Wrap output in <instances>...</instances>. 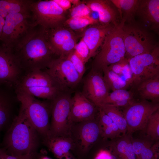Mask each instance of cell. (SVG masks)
Returning a JSON list of instances; mask_svg holds the SVG:
<instances>
[{"label": "cell", "instance_id": "ac0fdd59", "mask_svg": "<svg viewBox=\"0 0 159 159\" xmlns=\"http://www.w3.org/2000/svg\"><path fill=\"white\" fill-rule=\"evenodd\" d=\"M92 11L97 13L100 23L104 24H113L118 22L119 15L118 11L110 0H88L84 1Z\"/></svg>", "mask_w": 159, "mask_h": 159}, {"label": "cell", "instance_id": "e0dca14e", "mask_svg": "<svg viewBox=\"0 0 159 159\" xmlns=\"http://www.w3.org/2000/svg\"><path fill=\"white\" fill-rule=\"evenodd\" d=\"M113 24H104L99 23L87 27L80 35L89 50L88 60L95 56L108 34L112 29Z\"/></svg>", "mask_w": 159, "mask_h": 159}, {"label": "cell", "instance_id": "9a60e30c", "mask_svg": "<svg viewBox=\"0 0 159 159\" xmlns=\"http://www.w3.org/2000/svg\"><path fill=\"white\" fill-rule=\"evenodd\" d=\"M98 107L82 92H77L71 98L69 119L71 123L95 119Z\"/></svg>", "mask_w": 159, "mask_h": 159}, {"label": "cell", "instance_id": "836d02e7", "mask_svg": "<svg viewBox=\"0 0 159 159\" xmlns=\"http://www.w3.org/2000/svg\"><path fill=\"white\" fill-rule=\"evenodd\" d=\"M91 12L92 11L83 1H81L78 4L73 6L70 9L69 18L89 16Z\"/></svg>", "mask_w": 159, "mask_h": 159}, {"label": "cell", "instance_id": "4316f807", "mask_svg": "<svg viewBox=\"0 0 159 159\" xmlns=\"http://www.w3.org/2000/svg\"><path fill=\"white\" fill-rule=\"evenodd\" d=\"M116 8L120 21L125 23L135 21V14L139 0H110Z\"/></svg>", "mask_w": 159, "mask_h": 159}, {"label": "cell", "instance_id": "6da1fadb", "mask_svg": "<svg viewBox=\"0 0 159 159\" xmlns=\"http://www.w3.org/2000/svg\"><path fill=\"white\" fill-rule=\"evenodd\" d=\"M37 26L11 49L22 71L26 73L46 68L56 56L43 29Z\"/></svg>", "mask_w": 159, "mask_h": 159}, {"label": "cell", "instance_id": "4fadbf2b", "mask_svg": "<svg viewBox=\"0 0 159 159\" xmlns=\"http://www.w3.org/2000/svg\"><path fill=\"white\" fill-rule=\"evenodd\" d=\"M22 72L11 50L0 45V86L15 85Z\"/></svg>", "mask_w": 159, "mask_h": 159}, {"label": "cell", "instance_id": "44dd1931", "mask_svg": "<svg viewBox=\"0 0 159 159\" xmlns=\"http://www.w3.org/2000/svg\"><path fill=\"white\" fill-rule=\"evenodd\" d=\"M42 140L43 143L57 158L61 159L71 155L70 151L74 143L70 137L48 136Z\"/></svg>", "mask_w": 159, "mask_h": 159}, {"label": "cell", "instance_id": "484cf974", "mask_svg": "<svg viewBox=\"0 0 159 159\" xmlns=\"http://www.w3.org/2000/svg\"><path fill=\"white\" fill-rule=\"evenodd\" d=\"M32 1L0 0V15L5 19L11 14L30 13V5Z\"/></svg>", "mask_w": 159, "mask_h": 159}, {"label": "cell", "instance_id": "52a82bcc", "mask_svg": "<svg viewBox=\"0 0 159 159\" xmlns=\"http://www.w3.org/2000/svg\"><path fill=\"white\" fill-rule=\"evenodd\" d=\"M33 26L48 29L63 26L68 18L63 10L54 0L32 1L30 5Z\"/></svg>", "mask_w": 159, "mask_h": 159}, {"label": "cell", "instance_id": "1f68e13d", "mask_svg": "<svg viewBox=\"0 0 159 159\" xmlns=\"http://www.w3.org/2000/svg\"><path fill=\"white\" fill-rule=\"evenodd\" d=\"M99 21L90 16L78 17L68 18L64 26L74 32H82L88 26L99 23Z\"/></svg>", "mask_w": 159, "mask_h": 159}, {"label": "cell", "instance_id": "603a6c76", "mask_svg": "<svg viewBox=\"0 0 159 159\" xmlns=\"http://www.w3.org/2000/svg\"><path fill=\"white\" fill-rule=\"evenodd\" d=\"M43 29L47 41L56 55L57 50L66 41L80 35L64 25L48 29Z\"/></svg>", "mask_w": 159, "mask_h": 159}, {"label": "cell", "instance_id": "7a4b0ae2", "mask_svg": "<svg viewBox=\"0 0 159 159\" xmlns=\"http://www.w3.org/2000/svg\"><path fill=\"white\" fill-rule=\"evenodd\" d=\"M40 137L20 106L18 115L5 132L2 148L12 156L37 153Z\"/></svg>", "mask_w": 159, "mask_h": 159}, {"label": "cell", "instance_id": "cb8c5ba5", "mask_svg": "<svg viewBox=\"0 0 159 159\" xmlns=\"http://www.w3.org/2000/svg\"><path fill=\"white\" fill-rule=\"evenodd\" d=\"M132 142L136 159H154L159 156L158 141L152 145L148 140L132 138Z\"/></svg>", "mask_w": 159, "mask_h": 159}, {"label": "cell", "instance_id": "ab89813d", "mask_svg": "<svg viewBox=\"0 0 159 159\" xmlns=\"http://www.w3.org/2000/svg\"><path fill=\"white\" fill-rule=\"evenodd\" d=\"M59 6L64 11H67L70 9L71 7V4L69 0H54Z\"/></svg>", "mask_w": 159, "mask_h": 159}, {"label": "cell", "instance_id": "f35d334b", "mask_svg": "<svg viewBox=\"0 0 159 159\" xmlns=\"http://www.w3.org/2000/svg\"><path fill=\"white\" fill-rule=\"evenodd\" d=\"M37 153H33L20 156H12L8 155L6 159H35Z\"/></svg>", "mask_w": 159, "mask_h": 159}, {"label": "cell", "instance_id": "b9f144b4", "mask_svg": "<svg viewBox=\"0 0 159 159\" xmlns=\"http://www.w3.org/2000/svg\"><path fill=\"white\" fill-rule=\"evenodd\" d=\"M71 4H73V6H75L80 3L81 1L79 0H69Z\"/></svg>", "mask_w": 159, "mask_h": 159}, {"label": "cell", "instance_id": "5bb4252c", "mask_svg": "<svg viewBox=\"0 0 159 159\" xmlns=\"http://www.w3.org/2000/svg\"><path fill=\"white\" fill-rule=\"evenodd\" d=\"M102 72L92 68L85 78L82 92L97 107L109 93Z\"/></svg>", "mask_w": 159, "mask_h": 159}, {"label": "cell", "instance_id": "2e32d148", "mask_svg": "<svg viewBox=\"0 0 159 159\" xmlns=\"http://www.w3.org/2000/svg\"><path fill=\"white\" fill-rule=\"evenodd\" d=\"M146 28L158 33L159 29V0H139L135 19Z\"/></svg>", "mask_w": 159, "mask_h": 159}, {"label": "cell", "instance_id": "ffe728a7", "mask_svg": "<svg viewBox=\"0 0 159 159\" xmlns=\"http://www.w3.org/2000/svg\"><path fill=\"white\" fill-rule=\"evenodd\" d=\"M133 86L135 89L134 95L137 94L141 100L159 103V75L143 80Z\"/></svg>", "mask_w": 159, "mask_h": 159}, {"label": "cell", "instance_id": "4dcf8cb0", "mask_svg": "<svg viewBox=\"0 0 159 159\" xmlns=\"http://www.w3.org/2000/svg\"><path fill=\"white\" fill-rule=\"evenodd\" d=\"M98 107L102 109L116 125L122 135L127 132V123L122 114L118 107L106 104H101Z\"/></svg>", "mask_w": 159, "mask_h": 159}, {"label": "cell", "instance_id": "277c9868", "mask_svg": "<svg viewBox=\"0 0 159 159\" xmlns=\"http://www.w3.org/2000/svg\"><path fill=\"white\" fill-rule=\"evenodd\" d=\"M125 24L124 21H120L107 35L100 51L93 61L92 68L102 71L103 68L125 58L123 30Z\"/></svg>", "mask_w": 159, "mask_h": 159}, {"label": "cell", "instance_id": "ba28073f", "mask_svg": "<svg viewBox=\"0 0 159 159\" xmlns=\"http://www.w3.org/2000/svg\"><path fill=\"white\" fill-rule=\"evenodd\" d=\"M71 99L69 94L62 92L51 101V120L48 136H70L72 127L69 119Z\"/></svg>", "mask_w": 159, "mask_h": 159}, {"label": "cell", "instance_id": "8d00e7d4", "mask_svg": "<svg viewBox=\"0 0 159 159\" xmlns=\"http://www.w3.org/2000/svg\"><path fill=\"white\" fill-rule=\"evenodd\" d=\"M74 51L85 63L88 62L89 50L87 45L82 39L77 43Z\"/></svg>", "mask_w": 159, "mask_h": 159}, {"label": "cell", "instance_id": "f546056e", "mask_svg": "<svg viewBox=\"0 0 159 159\" xmlns=\"http://www.w3.org/2000/svg\"><path fill=\"white\" fill-rule=\"evenodd\" d=\"M104 80L109 89L113 91L118 89H126L130 85L132 84L131 79L127 80H123L119 74L110 70L108 67L103 68Z\"/></svg>", "mask_w": 159, "mask_h": 159}, {"label": "cell", "instance_id": "7402d4cb", "mask_svg": "<svg viewBox=\"0 0 159 159\" xmlns=\"http://www.w3.org/2000/svg\"><path fill=\"white\" fill-rule=\"evenodd\" d=\"M13 99L8 92L0 86V132H6L15 118L13 115Z\"/></svg>", "mask_w": 159, "mask_h": 159}, {"label": "cell", "instance_id": "f6af8a7d", "mask_svg": "<svg viewBox=\"0 0 159 159\" xmlns=\"http://www.w3.org/2000/svg\"><path fill=\"white\" fill-rule=\"evenodd\" d=\"M158 156H157L154 159H158Z\"/></svg>", "mask_w": 159, "mask_h": 159}, {"label": "cell", "instance_id": "f1b7e54d", "mask_svg": "<svg viewBox=\"0 0 159 159\" xmlns=\"http://www.w3.org/2000/svg\"><path fill=\"white\" fill-rule=\"evenodd\" d=\"M131 135L126 134L119 138L112 147L119 159H136L133 150Z\"/></svg>", "mask_w": 159, "mask_h": 159}, {"label": "cell", "instance_id": "83f0119b", "mask_svg": "<svg viewBox=\"0 0 159 159\" xmlns=\"http://www.w3.org/2000/svg\"><path fill=\"white\" fill-rule=\"evenodd\" d=\"M133 91H128L126 89L117 90L109 93L100 105L106 104L117 107H125L135 101Z\"/></svg>", "mask_w": 159, "mask_h": 159}, {"label": "cell", "instance_id": "d6a6232c", "mask_svg": "<svg viewBox=\"0 0 159 159\" xmlns=\"http://www.w3.org/2000/svg\"><path fill=\"white\" fill-rule=\"evenodd\" d=\"M145 130L147 136L152 140L159 139V109L149 118Z\"/></svg>", "mask_w": 159, "mask_h": 159}, {"label": "cell", "instance_id": "74e56055", "mask_svg": "<svg viewBox=\"0 0 159 159\" xmlns=\"http://www.w3.org/2000/svg\"><path fill=\"white\" fill-rule=\"evenodd\" d=\"M93 159H119L113 151L112 146L109 150L102 149L96 154Z\"/></svg>", "mask_w": 159, "mask_h": 159}, {"label": "cell", "instance_id": "d590c367", "mask_svg": "<svg viewBox=\"0 0 159 159\" xmlns=\"http://www.w3.org/2000/svg\"><path fill=\"white\" fill-rule=\"evenodd\" d=\"M65 57L71 62L82 79L86 70L85 65V63L77 55L74 50Z\"/></svg>", "mask_w": 159, "mask_h": 159}, {"label": "cell", "instance_id": "3957f363", "mask_svg": "<svg viewBox=\"0 0 159 159\" xmlns=\"http://www.w3.org/2000/svg\"><path fill=\"white\" fill-rule=\"evenodd\" d=\"M125 57L128 60L138 55L151 52L158 46L152 31L136 21L123 27Z\"/></svg>", "mask_w": 159, "mask_h": 159}, {"label": "cell", "instance_id": "9c48e42d", "mask_svg": "<svg viewBox=\"0 0 159 159\" xmlns=\"http://www.w3.org/2000/svg\"><path fill=\"white\" fill-rule=\"evenodd\" d=\"M31 19L30 13L7 16L0 39L1 44L11 49L20 42L34 27Z\"/></svg>", "mask_w": 159, "mask_h": 159}, {"label": "cell", "instance_id": "5b68a950", "mask_svg": "<svg viewBox=\"0 0 159 159\" xmlns=\"http://www.w3.org/2000/svg\"><path fill=\"white\" fill-rule=\"evenodd\" d=\"M15 86L16 91L51 101L62 92L49 74L45 71L41 70L25 73Z\"/></svg>", "mask_w": 159, "mask_h": 159}, {"label": "cell", "instance_id": "e575fe53", "mask_svg": "<svg viewBox=\"0 0 159 159\" xmlns=\"http://www.w3.org/2000/svg\"><path fill=\"white\" fill-rule=\"evenodd\" d=\"M80 37L79 35L66 41L58 49L56 54L59 57H65L74 50L78 39Z\"/></svg>", "mask_w": 159, "mask_h": 159}, {"label": "cell", "instance_id": "7c38bea8", "mask_svg": "<svg viewBox=\"0 0 159 159\" xmlns=\"http://www.w3.org/2000/svg\"><path fill=\"white\" fill-rule=\"evenodd\" d=\"M128 61L134 86L145 79L159 75V47L151 52L135 56Z\"/></svg>", "mask_w": 159, "mask_h": 159}, {"label": "cell", "instance_id": "d4e9b609", "mask_svg": "<svg viewBox=\"0 0 159 159\" xmlns=\"http://www.w3.org/2000/svg\"><path fill=\"white\" fill-rule=\"evenodd\" d=\"M98 108V121L100 135L103 139L112 140L122 136L115 123L102 109Z\"/></svg>", "mask_w": 159, "mask_h": 159}, {"label": "cell", "instance_id": "d6986e66", "mask_svg": "<svg viewBox=\"0 0 159 159\" xmlns=\"http://www.w3.org/2000/svg\"><path fill=\"white\" fill-rule=\"evenodd\" d=\"M78 130V139L82 152H86L100 135L98 120L95 119L82 122Z\"/></svg>", "mask_w": 159, "mask_h": 159}, {"label": "cell", "instance_id": "8992f818", "mask_svg": "<svg viewBox=\"0 0 159 159\" xmlns=\"http://www.w3.org/2000/svg\"><path fill=\"white\" fill-rule=\"evenodd\" d=\"M16 97L26 115L44 139L49 135L51 102L41 101L27 93L16 91Z\"/></svg>", "mask_w": 159, "mask_h": 159}, {"label": "cell", "instance_id": "7bdbcfd3", "mask_svg": "<svg viewBox=\"0 0 159 159\" xmlns=\"http://www.w3.org/2000/svg\"><path fill=\"white\" fill-rule=\"evenodd\" d=\"M61 159H75V158H72V156L71 155H70L69 156H67V157L62 158Z\"/></svg>", "mask_w": 159, "mask_h": 159}, {"label": "cell", "instance_id": "8fae6325", "mask_svg": "<svg viewBox=\"0 0 159 159\" xmlns=\"http://www.w3.org/2000/svg\"><path fill=\"white\" fill-rule=\"evenodd\" d=\"M124 108L122 114L127 123L126 134L131 135L136 131L145 130L150 116L159 109V104L141 100L134 101Z\"/></svg>", "mask_w": 159, "mask_h": 159}, {"label": "cell", "instance_id": "ee69618b", "mask_svg": "<svg viewBox=\"0 0 159 159\" xmlns=\"http://www.w3.org/2000/svg\"><path fill=\"white\" fill-rule=\"evenodd\" d=\"M39 159H51L46 156H44V157H41Z\"/></svg>", "mask_w": 159, "mask_h": 159}, {"label": "cell", "instance_id": "30bf717a", "mask_svg": "<svg viewBox=\"0 0 159 159\" xmlns=\"http://www.w3.org/2000/svg\"><path fill=\"white\" fill-rule=\"evenodd\" d=\"M45 71L61 91L75 88L82 79L66 57L54 59Z\"/></svg>", "mask_w": 159, "mask_h": 159}, {"label": "cell", "instance_id": "60d3db41", "mask_svg": "<svg viewBox=\"0 0 159 159\" xmlns=\"http://www.w3.org/2000/svg\"><path fill=\"white\" fill-rule=\"evenodd\" d=\"M5 22V19L0 15V39L3 27Z\"/></svg>", "mask_w": 159, "mask_h": 159}]
</instances>
